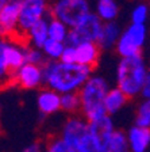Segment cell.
I'll return each instance as SVG.
<instances>
[{"label":"cell","instance_id":"cell-12","mask_svg":"<svg viewBox=\"0 0 150 152\" xmlns=\"http://www.w3.org/2000/svg\"><path fill=\"white\" fill-rule=\"evenodd\" d=\"M37 107L42 115H53L61 110V94L51 88H41L37 95Z\"/></svg>","mask_w":150,"mask_h":152},{"label":"cell","instance_id":"cell-3","mask_svg":"<svg viewBox=\"0 0 150 152\" xmlns=\"http://www.w3.org/2000/svg\"><path fill=\"white\" fill-rule=\"evenodd\" d=\"M149 68L150 66H147L146 60L142 54L122 57L115 71L116 87H119L130 99L141 96Z\"/></svg>","mask_w":150,"mask_h":152},{"label":"cell","instance_id":"cell-14","mask_svg":"<svg viewBox=\"0 0 150 152\" xmlns=\"http://www.w3.org/2000/svg\"><path fill=\"white\" fill-rule=\"evenodd\" d=\"M101 54V48L97 42H83L76 46V63L93 68Z\"/></svg>","mask_w":150,"mask_h":152},{"label":"cell","instance_id":"cell-7","mask_svg":"<svg viewBox=\"0 0 150 152\" xmlns=\"http://www.w3.org/2000/svg\"><path fill=\"white\" fill-rule=\"evenodd\" d=\"M91 12L88 0H56L50 4V15L73 28L84 16Z\"/></svg>","mask_w":150,"mask_h":152},{"label":"cell","instance_id":"cell-26","mask_svg":"<svg viewBox=\"0 0 150 152\" xmlns=\"http://www.w3.org/2000/svg\"><path fill=\"white\" fill-rule=\"evenodd\" d=\"M25 53H26V64H33V65L42 66L47 61L42 49H38V48L31 46V45H28V44H26Z\"/></svg>","mask_w":150,"mask_h":152},{"label":"cell","instance_id":"cell-32","mask_svg":"<svg viewBox=\"0 0 150 152\" xmlns=\"http://www.w3.org/2000/svg\"><path fill=\"white\" fill-rule=\"evenodd\" d=\"M19 1H22V0H19Z\"/></svg>","mask_w":150,"mask_h":152},{"label":"cell","instance_id":"cell-8","mask_svg":"<svg viewBox=\"0 0 150 152\" xmlns=\"http://www.w3.org/2000/svg\"><path fill=\"white\" fill-rule=\"evenodd\" d=\"M147 39V27L146 25L130 23L123 28L122 35L116 44L115 50L122 57H133L142 54L145 44Z\"/></svg>","mask_w":150,"mask_h":152},{"label":"cell","instance_id":"cell-31","mask_svg":"<svg viewBox=\"0 0 150 152\" xmlns=\"http://www.w3.org/2000/svg\"><path fill=\"white\" fill-rule=\"evenodd\" d=\"M8 1H11V0H0V7L4 6V4H7Z\"/></svg>","mask_w":150,"mask_h":152},{"label":"cell","instance_id":"cell-9","mask_svg":"<svg viewBox=\"0 0 150 152\" xmlns=\"http://www.w3.org/2000/svg\"><path fill=\"white\" fill-rule=\"evenodd\" d=\"M103 25L104 22L97 16V14L91 11L78 22V25L70 28L66 45L77 46L83 42H97L103 30Z\"/></svg>","mask_w":150,"mask_h":152},{"label":"cell","instance_id":"cell-11","mask_svg":"<svg viewBox=\"0 0 150 152\" xmlns=\"http://www.w3.org/2000/svg\"><path fill=\"white\" fill-rule=\"evenodd\" d=\"M11 83L19 86L25 90H35L39 88L43 82V69L41 65H33L25 64L22 68H19L12 76Z\"/></svg>","mask_w":150,"mask_h":152},{"label":"cell","instance_id":"cell-19","mask_svg":"<svg viewBox=\"0 0 150 152\" xmlns=\"http://www.w3.org/2000/svg\"><path fill=\"white\" fill-rule=\"evenodd\" d=\"M95 12L104 23L114 22L119 15V4L116 0H97Z\"/></svg>","mask_w":150,"mask_h":152},{"label":"cell","instance_id":"cell-24","mask_svg":"<svg viewBox=\"0 0 150 152\" xmlns=\"http://www.w3.org/2000/svg\"><path fill=\"white\" fill-rule=\"evenodd\" d=\"M134 125L142 128H150V101L142 99V102L138 104L135 111Z\"/></svg>","mask_w":150,"mask_h":152},{"label":"cell","instance_id":"cell-27","mask_svg":"<svg viewBox=\"0 0 150 152\" xmlns=\"http://www.w3.org/2000/svg\"><path fill=\"white\" fill-rule=\"evenodd\" d=\"M45 152H76L66 141H64L59 136L51 137L45 145Z\"/></svg>","mask_w":150,"mask_h":152},{"label":"cell","instance_id":"cell-28","mask_svg":"<svg viewBox=\"0 0 150 152\" xmlns=\"http://www.w3.org/2000/svg\"><path fill=\"white\" fill-rule=\"evenodd\" d=\"M61 61L64 63H76V46L73 45H66L64 49Z\"/></svg>","mask_w":150,"mask_h":152},{"label":"cell","instance_id":"cell-18","mask_svg":"<svg viewBox=\"0 0 150 152\" xmlns=\"http://www.w3.org/2000/svg\"><path fill=\"white\" fill-rule=\"evenodd\" d=\"M128 96L119 88V87H111V90L108 91L107 94V98H106V109H107V113L108 115H115V114L120 113L123 110L126 104H127L128 101Z\"/></svg>","mask_w":150,"mask_h":152},{"label":"cell","instance_id":"cell-22","mask_svg":"<svg viewBox=\"0 0 150 152\" xmlns=\"http://www.w3.org/2000/svg\"><path fill=\"white\" fill-rule=\"evenodd\" d=\"M89 126H91V129L93 130L96 134H99L101 139H106L107 136H109V134L116 129L111 115H106V117L100 118V120H97V121L89 122Z\"/></svg>","mask_w":150,"mask_h":152},{"label":"cell","instance_id":"cell-13","mask_svg":"<svg viewBox=\"0 0 150 152\" xmlns=\"http://www.w3.org/2000/svg\"><path fill=\"white\" fill-rule=\"evenodd\" d=\"M127 140L130 152H147L150 148V128L133 125L128 128Z\"/></svg>","mask_w":150,"mask_h":152},{"label":"cell","instance_id":"cell-16","mask_svg":"<svg viewBox=\"0 0 150 152\" xmlns=\"http://www.w3.org/2000/svg\"><path fill=\"white\" fill-rule=\"evenodd\" d=\"M51 15L47 18L39 20L31 27V30L28 31L27 37H26V44L35 46L38 49H42L43 45L49 41V22Z\"/></svg>","mask_w":150,"mask_h":152},{"label":"cell","instance_id":"cell-15","mask_svg":"<svg viewBox=\"0 0 150 152\" xmlns=\"http://www.w3.org/2000/svg\"><path fill=\"white\" fill-rule=\"evenodd\" d=\"M122 28L118 23L114 20V22H106L103 25V30H101V34L97 44L101 48V50H111V49H115L116 44H118L119 38L122 35Z\"/></svg>","mask_w":150,"mask_h":152},{"label":"cell","instance_id":"cell-25","mask_svg":"<svg viewBox=\"0 0 150 152\" xmlns=\"http://www.w3.org/2000/svg\"><path fill=\"white\" fill-rule=\"evenodd\" d=\"M150 18V6L146 3H138L133 7L130 12L131 23H139V25H146L147 19Z\"/></svg>","mask_w":150,"mask_h":152},{"label":"cell","instance_id":"cell-21","mask_svg":"<svg viewBox=\"0 0 150 152\" xmlns=\"http://www.w3.org/2000/svg\"><path fill=\"white\" fill-rule=\"evenodd\" d=\"M61 110L70 115L81 111V99L78 92H68L61 95Z\"/></svg>","mask_w":150,"mask_h":152},{"label":"cell","instance_id":"cell-17","mask_svg":"<svg viewBox=\"0 0 150 152\" xmlns=\"http://www.w3.org/2000/svg\"><path fill=\"white\" fill-rule=\"evenodd\" d=\"M104 152H130L127 133L122 129H115L109 136L103 139Z\"/></svg>","mask_w":150,"mask_h":152},{"label":"cell","instance_id":"cell-5","mask_svg":"<svg viewBox=\"0 0 150 152\" xmlns=\"http://www.w3.org/2000/svg\"><path fill=\"white\" fill-rule=\"evenodd\" d=\"M26 42L16 38H1L0 41V76L1 83H11L12 76L26 64Z\"/></svg>","mask_w":150,"mask_h":152},{"label":"cell","instance_id":"cell-20","mask_svg":"<svg viewBox=\"0 0 150 152\" xmlns=\"http://www.w3.org/2000/svg\"><path fill=\"white\" fill-rule=\"evenodd\" d=\"M69 33H70V27L69 26H66L64 22H61V20H58L56 18H50V22H49V38L50 39L66 44L69 38Z\"/></svg>","mask_w":150,"mask_h":152},{"label":"cell","instance_id":"cell-4","mask_svg":"<svg viewBox=\"0 0 150 152\" xmlns=\"http://www.w3.org/2000/svg\"><path fill=\"white\" fill-rule=\"evenodd\" d=\"M111 90L108 80L101 75H92L78 91L81 99V115L89 122L108 115L106 109V98Z\"/></svg>","mask_w":150,"mask_h":152},{"label":"cell","instance_id":"cell-2","mask_svg":"<svg viewBox=\"0 0 150 152\" xmlns=\"http://www.w3.org/2000/svg\"><path fill=\"white\" fill-rule=\"evenodd\" d=\"M59 137L76 149V152H104L103 139L91 129L89 121L78 114L66 118Z\"/></svg>","mask_w":150,"mask_h":152},{"label":"cell","instance_id":"cell-29","mask_svg":"<svg viewBox=\"0 0 150 152\" xmlns=\"http://www.w3.org/2000/svg\"><path fill=\"white\" fill-rule=\"evenodd\" d=\"M20 152H45V145L39 141H34L28 144L27 147H25Z\"/></svg>","mask_w":150,"mask_h":152},{"label":"cell","instance_id":"cell-1","mask_svg":"<svg viewBox=\"0 0 150 152\" xmlns=\"http://www.w3.org/2000/svg\"><path fill=\"white\" fill-rule=\"evenodd\" d=\"M45 87L57 91L58 94L78 92L87 80L93 75V68L77 63L49 61L42 65Z\"/></svg>","mask_w":150,"mask_h":152},{"label":"cell","instance_id":"cell-6","mask_svg":"<svg viewBox=\"0 0 150 152\" xmlns=\"http://www.w3.org/2000/svg\"><path fill=\"white\" fill-rule=\"evenodd\" d=\"M47 16H50V4L47 0H22L18 31L14 38L26 42V37L33 26Z\"/></svg>","mask_w":150,"mask_h":152},{"label":"cell","instance_id":"cell-23","mask_svg":"<svg viewBox=\"0 0 150 152\" xmlns=\"http://www.w3.org/2000/svg\"><path fill=\"white\" fill-rule=\"evenodd\" d=\"M66 44L64 42H58V41H54V39H50L43 45L42 50H43L45 56L49 61H58L61 60L64 53V49H65Z\"/></svg>","mask_w":150,"mask_h":152},{"label":"cell","instance_id":"cell-30","mask_svg":"<svg viewBox=\"0 0 150 152\" xmlns=\"http://www.w3.org/2000/svg\"><path fill=\"white\" fill-rule=\"evenodd\" d=\"M141 98L150 101V68H149V73L146 76V80H145L143 88H142V92H141Z\"/></svg>","mask_w":150,"mask_h":152},{"label":"cell","instance_id":"cell-10","mask_svg":"<svg viewBox=\"0 0 150 152\" xmlns=\"http://www.w3.org/2000/svg\"><path fill=\"white\" fill-rule=\"evenodd\" d=\"M22 1L11 0L0 7V33L1 38H14L18 31Z\"/></svg>","mask_w":150,"mask_h":152},{"label":"cell","instance_id":"cell-33","mask_svg":"<svg viewBox=\"0 0 150 152\" xmlns=\"http://www.w3.org/2000/svg\"><path fill=\"white\" fill-rule=\"evenodd\" d=\"M149 1H150V0H149Z\"/></svg>","mask_w":150,"mask_h":152}]
</instances>
